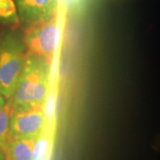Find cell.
I'll return each mask as SVG.
<instances>
[{
	"label": "cell",
	"mask_w": 160,
	"mask_h": 160,
	"mask_svg": "<svg viewBox=\"0 0 160 160\" xmlns=\"http://www.w3.org/2000/svg\"><path fill=\"white\" fill-rule=\"evenodd\" d=\"M46 118L44 108L13 110L10 119V137L38 138L45 132Z\"/></svg>",
	"instance_id": "cell-4"
},
{
	"label": "cell",
	"mask_w": 160,
	"mask_h": 160,
	"mask_svg": "<svg viewBox=\"0 0 160 160\" xmlns=\"http://www.w3.org/2000/svg\"><path fill=\"white\" fill-rule=\"evenodd\" d=\"M27 54L26 46L17 34L7 32L0 38V92L6 101L15 91Z\"/></svg>",
	"instance_id": "cell-2"
},
{
	"label": "cell",
	"mask_w": 160,
	"mask_h": 160,
	"mask_svg": "<svg viewBox=\"0 0 160 160\" xmlns=\"http://www.w3.org/2000/svg\"><path fill=\"white\" fill-rule=\"evenodd\" d=\"M4 159H6V154H5V152H4V149L0 147V160H4Z\"/></svg>",
	"instance_id": "cell-11"
},
{
	"label": "cell",
	"mask_w": 160,
	"mask_h": 160,
	"mask_svg": "<svg viewBox=\"0 0 160 160\" xmlns=\"http://www.w3.org/2000/svg\"><path fill=\"white\" fill-rule=\"evenodd\" d=\"M13 113V108L10 103H6L0 108V147L5 149L10 138V119Z\"/></svg>",
	"instance_id": "cell-8"
},
{
	"label": "cell",
	"mask_w": 160,
	"mask_h": 160,
	"mask_svg": "<svg viewBox=\"0 0 160 160\" xmlns=\"http://www.w3.org/2000/svg\"><path fill=\"white\" fill-rule=\"evenodd\" d=\"M6 103V100L4 98V96L1 94V92H0V108H1L2 106H4Z\"/></svg>",
	"instance_id": "cell-10"
},
{
	"label": "cell",
	"mask_w": 160,
	"mask_h": 160,
	"mask_svg": "<svg viewBox=\"0 0 160 160\" xmlns=\"http://www.w3.org/2000/svg\"><path fill=\"white\" fill-rule=\"evenodd\" d=\"M38 138L10 137L4 149L6 159H34V149Z\"/></svg>",
	"instance_id": "cell-6"
},
{
	"label": "cell",
	"mask_w": 160,
	"mask_h": 160,
	"mask_svg": "<svg viewBox=\"0 0 160 160\" xmlns=\"http://www.w3.org/2000/svg\"><path fill=\"white\" fill-rule=\"evenodd\" d=\"M58 37L57 15L46 21L26 26L22 40L29 52L51 62L53 59Z\"/></svg>",
	"instance_id": "cell-3"
},
{
	"label": "cell",
	"mask_w": 160,
	"mask_h": 160,
	"mask_svg": "<svg viewBox=\"0 0 160 160\" xmlns=\"http://www.w3.org/2000/svg\"><path fill=\"white\" fill-rule=\"evenodd\" d=\"M21 23L14 0H0V25L16 29Z\"/></svg>",
	"instance_id": "cell-7"
},
{
	"label": "cell",
	"mask_w": 160,
	"mask_h": 160,
	"mask_svg": "<svg viewBox=\"0 0 160 160\" xmlns=\"http://www.w3.org/2000/svg\"><path fill=\"white\" fill-rule=\"evenodd\" d=\"M21 21L29 25L56 16L58 0H14Z\"/></svg>",
	"instance_id": "cell-5"
},
{
	"label": "cell",
	"mask_w": 160,
	"mask_h": 160,
	"mask_svg": "<svg viewBox=\"0 0 160 160\" xmlns=\"http://www.w3.org/2000/svg\"><path fill=\"white\" fill-rule=\"evenodd\" d=\"M49 141L45 135V132L37 139L34 149V159H42L46 158V153L48 151Z\"/></svg>",
	"instance_id": "cell-9"
},
{
	"label": "cell",
	"mask_w": 160,
	"mask_h": 160,
	"mask_svg": "<svg viewBox=\"0 0 160 160\" xmlns=\"http://www.w3.org/2000/svg\"><path fill=\"white\" fill-rule=\"evenodd\" d=\"M51 62L28 52L15 91L8 101L13 110L44 108L50 87Z\"/></svg>",
	"instance_id": "cell-1"
}]
</instances>
